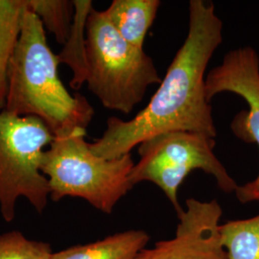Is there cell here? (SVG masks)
<instances>
[{
	"label": "cell",
	"instance_id": "1",
	"mask_svg": "<svg viewBox=\"0 0 259 259\" xmlns=\"http://www.w3.org/2000/svg\"><path fill=\"white\" fill-rule=\"evenodd\" d=\"M223 22L211 1L189 2V28L148 105L131 120L110 117L102 138L90 143L93 155L113 159L159 134L189 132L215 139L212 109L204 93L205 71L222 44Z\"/></svg>",
	"mask_w": 259,
	"mask_h": 259
},
{
	"label": "cell",
	"instance_id": "2",
	"mask_svg": "<svg viewBox=\"0 0 259 259\" xmlns=\"http://www.w3.org/2000/svg\"><path fill=\"white\" fill-rule=\"evenodd\" d=\"M58 65L40 19L27 8L10 61L3 111L37 116L54 136L76 128L87 130L93 120V106L80 93L71 95L66 91L58 76Z\"/></svg>",
	"mask_w": 259,
	"mask_h": 259
},
{
	"label": "cell",
	"instance_id": "3",
	"mask_svg": "<svg viewBox=\"0 0 259 259\" xmlns=\"http://www.w3.org/2000/svg\"><path fill=\"white\" fill-rule=\"evenodd\" d=\"M85 135L81 128L56 135L44 152L39 168L49 181L52 201L82 198L96 209L110 214L134 187L130 174L135 162L131 154L113 159L96 157Z\"/></svg>",
	"mask_w": 259,
	"mask_h": 259
},
{
	"label": "cell",
	"instance_id": "4",
	"mask_svg": "<svg viewBox=\"0 0 259 259\" xmlns=\"http://www.w3.org/2000/svg\"><path fill=\"white\" fill-rule=\"evenodd\" d=\"M85 45L88 88L105 108L130 114L150 85L161 83L153 59L121 37L105 11L90 13Z\"/></svg>",
	"mask_w": 259,
	"mask_h": 259
},
{
	"label": "cell",
	"instance_id": "5",
	"mask_svg": "<svg viewBox=\"0 0 259 259\" xmlns=\"http://www.w3.org/2000/svg\"><path fill=\"white\" fill-rule=\"evenodd\" d=\"M54 139L37 116L0 112V211L6 222L15 219L19 197L38 213L47 207L50 186L39 167L44 150Z\"/></svg>",
	"mask_w": 259,
	"mask_h": 259
},
{
	"label": "cell",
	"instance_id": "6",
	"mask_svg": "<svg viewBox=\"0 0 259 259\" xmlns=\"http://www.w3.org/2000/svg\"><path fill=\"white\" fill-rule=\"evenodd\" d=\"M215 139L189 132H168L152 137L139 145L140 159L131 171L130 182L133 186L142 182L158 186L178 216L184 211L178 199L179 188L193 170L211 175L224 192H235L238 185L215 156Z\"/></svg>",
	"mask_w": 259,
	"mask_h": 259
},
{
	"label": "cell",
	"instance_id": "7",
	"mask_svg": "<svg viewBox=\"0 0 259 259\" xmlns=\"http://www.w3.org/2000/svg\"><path fill=\"white\" fill-rule=\"evenodd\" d=\"M204 93L210 100L221 93H235L248 104V111H240L232 120L233 134L259 148V57L250 47L229 51L222 63L205 76ZM242 204L259 202V174L252 182L237 187L235 191Z\"/></svg>",
	"mask_w": 259,
	"mask_h": 259
},
{
	"label": "cell",
	"instance_id": "8",
	"mask_svg": "<svg viewBox=\"0 0 259 259\" xmlns=\"http://www.w3.org/2000/svg\"><path fill=\"white\" fill-rule=\"evenodd\" d=\"M222 208L217 200H186L175 236L144 249L135 259H228L220 234Z\"/></svg>",
	"mask_w": 259,
	"mask_h": 259
},
{
	"label": "cell",
	"instance_id": "9",
	"mask_svg": "<svg viewBox=\"0 0 259 259\" xmlns=\"http://www.w3.org/2000/svg\"><path fill=\"white\" fill-rule=\"evenodd\" d=\"M160 4L158 0H113L105 14L121 37L130 45L143 49Z\"/></svg>",
	"mask_w": 259,
	"mask_h": 259
},
{
	"label": "cell",
	"instance_id": "10",
	"mask_svg": "<svg viewBox=\"0 0 259 259\" xmlns=\"http://www.w3.org/2000/svg\"><path fill=\"white\" fill-rule=\"evenodd\" d=\"M149 240L147 232L131 230L54 252L52 259H135Z\"/></svg>",
	"mask_w": 259,
	"mask_h": 259
},
{
	"label": "cell",
	"instance_id": "11",
	"mask_svg": "<svg viewBox=\"0 0 259 259\" xmlns=\"http://www.w3.org/2000/svg\"><path fill=\"white\" fill-rule=\"evenodd\" d=\"M74 18L68 38L63 50L57 55L59 64H65L70 67L73 77L70 87L80 90L87 83L88 61L85 45V26L90 13L93 9V2L90 0H75Z\"/></svg>",
	"mask_w": 259,
	"mask_h": 259
},
{
	"label": "cell",
	"instance_id": "12",
	"mask_svg": "<svg viewBox=\"0 0 259 259\" xmlns=\"http://www.w3.org/2000/svg\"><path fill=\"white\" fill-rule=\"evenodd\" d=\"M26 0H0V111L5 109L8 69L21 32Z\"/></svg>",
	"mask_w": 259,
	"mask_h": 259
},
{
	"label": "cell",
	"instance_id": "13",
	"mask_svg": "<svg viewBox=\"0 0 259 259\" xmlns=\"http://www.w3.org/2000/svg\"><path fill=\"white\" fill-rule=\"evenodd\" d=\"M220 234L228 259H259V214L220 225Z\"/></svg>",
	"mask_w": 259,
	"mask_h": 259
},
{
	"label": "cell",
	"instance_id": "14",
	"mask_svg": "<svg viewBox=\"0 0 259 259\" xmlns=\"http://www.w3.org/2000/svg\"><path fill=\"white\" fill-rule=\"evenodd\" d=\"M28 10L40 19L44 28L64 46L71 30L74 18V3L68 0H26Z\"/></svg>",
	"mask_w": 259,
	"mask_h": 259
},
{
	"label": "cell",
	"instance_id": "15",
	"mask_svg": "<svg viewBox=\"0 0 259 259\" xmlns=\"http://www.w3.org/2000/svg\"><path fill=\"white\" fill-rule=\"evenodd\" d=\"M51 246L27 239L18 231L0 235V259H52Z\"/></svg>",
	"mask_w": 259,
	"mask_h": 259
}]
</instances>
